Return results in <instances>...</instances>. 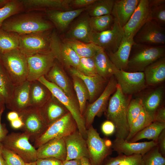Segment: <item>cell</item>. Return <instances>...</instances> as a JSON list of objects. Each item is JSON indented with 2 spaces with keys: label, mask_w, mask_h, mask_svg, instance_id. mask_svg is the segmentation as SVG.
Segmentation results:
<instances>
[{
  "label": "cell",
  "mask_w": 165,
  "mask_h": 165,
  "mask_svg": "<svg viewBox=\"0 0 165 165\" xmlns=\"http://www.w3.org/2000/svg\"><path fill=\"white\" fill-rule=\"evenodd\" d=\"M13 15L6 20L1 28L19 35L50 31L53 25L38 13L27 12Z\"/></svg>",
  "instance_id": "obj_1"
},
{
  "label": "cell",
  "mask_w": 165,
  "mask_h": 165,
  "mask_svg": "<svg viewBox=\"0 0 165 165\" xmlns=\"http://www.w3.org/2000/svg\"><path fill=\"white\" fill-rule=\"evenodd\" d=\"M108 104L105 111L106 117L115 126L116 138L126 139L129 132L127 112L130 101L118 84Z\"/></svg>",
  "instance_id": "obj_2"
},
{
  "label": "cell",
  "mask_w": 165,
  "mask_h": 165,
  "mask_svg": "<svg viewBox=\"0 0 165 165\" xmlns=\"http://www.w3.org/2000/svg\"><path fill=\"white\" fill-rule=\"evenodd\" d=\"M165 55V45L153 46L134 43L131 48L127 71L144 72L147 66Z\"/></svg>",
  "instance_id": "obj_3"
},
{
  "label": "cell",
  "mask_w": 165,
  "mask_h": 165,
  "mask_svg": "<svg viewBox=\"0 0 165 165\" xmlns=\"http://www.w3.org/2000/svg\"><path fill=\"white\" fill-rule=\"evenodd\" d=\"M2 63L14 86L27 80V57L18 49L2 54Z\"/></svg>",
  "instance_id": "obj_4"
},
{
  "label": "cell",
  "mask_w": 165,
  "mask_h": 165,
  "mask_svg": "<svg viewBox=\"0 0 165 165\" xmlns=\"http://www.w3.org/2000/svg\"><path fill=\"white\" fill-rule=\"evenodd\" d=\"M38 80L47 88L52 95L71 114L76 123L78 130L86 139L87 130L84 118L80 113L78 102L68 96L59 87L48 80L44 76L41 77Z\"/></svg>",
  "instance_id": "obj_5"
},
{
  "label": "cell",
  "mask_w": 165,
  "mask_h": 165,
  "mask_svg": "<svg viewBox=\"0 0 165 165\" xmlns=\"http://www.w3.org/2000/svg\"><path fill=\"white\" fill-rule=\"evenodd\" d=\"M91 165H102L105 160L112 153V142L101 138L91 125L87 130L86 139Z\"/></svg>",
  "instance_id": "obj_6"
},
{
  "label": "cell",
  "mask_w": 165,
  "mask_h": 165,
  "mask_svg": "<svg viewBox=\"0 0 165 165\" xmlns=\"http://www.w3.org/2000/svg\"><path fill=\"white\" fill-rule=\"evenodd\" d=\"M77 129L76 123L68 112L50 125L34 141V147H38L56 138L66 137Z\"/></svg>",
  "instance_id": "obj_7"
},
{
  "label": "cell",
  "mask_w": 165,
  "mask_h": 165,
  "mask_svg": "<svg viewBox=\"0 0 165 165\" xmlns=\"http://www.w3.org/2000/svg\"><path fill=\"white\" fill-rule=\"evenodd\" d=\"M26 133L12 132L1 141L3 146L19 155L25 163L35 162L38 159L37 149L29 142Z\"/></svg>",
  "instance_id": "obj_8"
},
{
  "label": "cell",
  "mask_w": 165,
  "mask_h": 165,
  "mask_svg": "<svg viewBox=\"0 0 165 165\" xmlns=\"http://www.w3.org/2000/svg\"><path fill=\"white\" fill-rule=\"evenodd\" d=\"M49 31L19 35L18 49L27 57L51 52V35Z\"/></svg>",
  "instance_id": "obj_9"
},
{
  "label": "cell",
  "mask_w": 165,
  "mask_h": 165,
  "mask_svg": "<svg viewBox=\"0 0 165 165\" xmlns=\"http://www.w3.org/2000/svg\"><path fill=\"white\" fill-rule=\"evenodd\" d=\"M117 84L114 75L111 76L99 97L86 107L83 116L86 130L92 125L96 116L101 117L106 111L109 97L115 91Z\"/></svg>",
  "instance_id": "obj_10"
},
{
  "label": "cell",
  "mask_w": 165,
  "mask_h": 165,
  "mask_svg": "<svg viewBox=\"0 0 165 165\" xmlns=\"http://www.w3.org/2000/svg\"><path fill=\"white\" fill-rule=\"evenodd\" d=\"M124 33L123 27L114 20L112 29L100 32H92L90 42L102 48L106 53H114L120 46Z\"/></svg>",
  "instance_id": "obj_11"
},
{
  "label": "cell",
  "mask_w": 165,
  "mask_h": 165,
  "mask_svg": "<svg viewBox=\"0 0 165 165\" xmlns=\"http://www.w3.org/2000/svg\"><path fill=\"white\" fill-rule=\"evenodd\" d=\"M24 125L22 129L34 141L48 127L40 108L30 106L18 113Z\"/></svg>",
  "instance_id": "obj_12"
},
{
  "label": "cell",
  "mask_w": 165,
  "mask_h": 165,
  "mask_svg": "<svg viewBox=\"0 0 165 165\" xmlns=\"http://www.w3.org/2000/svg\"><path fill=\"white\" fill-rule=\"evenodd\" d=\"M135 43L153 46L165 45V28L154 20H148L133 38Z\"/></svg>",
  "instance_id": "obj_13"
},
{
  "label": "cell",
  "mask_w": 165,
  "mask_h": 165,
  "mask_svg": "<svg viewBox=\"0 0 165 165\" xmlns=\"http://www.w3.org/2000/svg\"><path fill=\"white\" fill-rule=\"evenodd\" d=\"M113 75L122 92L126 95L137 93L147 86L143 72H129L117 69Z\"/></svg>",
  "instance_id": "obj_14"
},
{
  "label": "cell",
  "mask_w": 165,
  "mask_h": 165,
  "mask_svg": "<svg viewBox=\"0 0 165 165\" xmlns=\"http://www.w3.org/2000/svg\"><path fill=\"white\" fill-rule=\"evenodd\" d=\"M51 50L55 59L63 66L68 69H77L80 57L67 43L61 39L55 32L51 33Z\"/></svg>",
  "instance_id": "obj_15"
},
{
  "label": "cell",
  "mask_w": 165,
  "mask_h": 165,
  "mask_svg": "<svg viewBox=\"0 0 165 165\" xmlns=\"http://www.w3.org/2000/svg\"><path fill=\"white\" fill-rule=\"evenodd\" d=\"M55 59L51 51L48 53L27 57V80L31 82L46 75L53 65Z\"/></svg>",
  "instance_id": "obj_16"
},
{
  "label": "cell",
  "mask_w": 165,
  "mask_h": 165,
  "mask_svg": "<svg viewBox=\"0 0 165 165\" xmlns=\"http://www.w3.org/2000/svg\"><path fill=\"white\" fill-rule=\"evenodd\" d=\"M149 20L148 0H140L138 4L126 25L123 27L124 38H133L146 22Z\"/></svg>",
  "instance_id": "obj_17"
},
{
  "label": "cell",
  "mask_w": 165,
  "mask_h": 165,
  "mask_svg": "<svg viewBox=\"0 0 165 165\" xmlns=\"http://www.w3.org/2000/svg\"><path fill=\"white\" fill-rule=\"evenodd\" d=\"M157 145L156 142H132L125 139L116 138L112 142V148L119 154L126 156L140 155L143 156L152 148Z\"/></svg>",
  "instance_id": "obj_18"
},
{
  "label": "cell",
  "mask_w": 165,
  "mask_h": 165,
  "mask_svg": "<svg viewBox=\"0 0 165 165\" xmlns=\"http://www.w3.org/2000/svg\"><path fill=\"white\" fill-rule=\"evenodd\" d=\"M64 138L67 150L65 160L81 159L83 157L89 159L86 140L78 130Z\"/></svg>",
  "instance_id": "obj_19"
},
{
  "label": "cell",
  "mask_w": 165,
  "mask_h": 165,
  "mask_svg": "<svg viewBox=\"0 0 165 165\" xmlns=\"http://www.w3.org/2000/svg\"><path fill=\"white\" fill-rule=\"evenodd\" d=\"M30 82L27 80L15 86L11 98L6 104L8 108L19 113L30 106Z\"/></svg>",
  "instance_id": "obj_20"
},
{
  "label": "cell",
  "mask_w": 165,
  "mask_h": 165,
  "mask_svg": "<svg viewBox=\"0 0 165 165\" xmlns=\"http://www.w3.org/2000/svg\"><path fill=\"white\" fill-rule=\"evenodd\" d=\"M87 8L70 10H47L45 13L49 20L60 31H64L71 22L83 12Z\"/></svg>",
  "instance_id": "obj_21"
},
{
  "label": "cell",
  "mask_w": 165,
  "mask_h": 165,
  "mask_svg": "<svg viewBox=\"0 0 165 165\" xmlns=\"http://www.w3.org/2000/svg\"><path fill=\"white\" fill-rule=\"evenodd\" d=\"M37 148L38 159L53 158L62 161L66 159L67 150L64 137L51 140Z\"/></svg>",
  "instance_id": "obj_22"
},
{
  "label": "cell",
  "mask_w": 165,
  "mask_h": 165,
  "mask_svg": "<svg viewBox=\"0 0 165 165\" xmlns=\"http://www.w3.org/2000/svg\"><path fill=\"white\" fill-rule=\"evenodd\" d=\"M68 69L71 75H75L82 80L89 92V102L90 103L93 102L102 91L107 80L98 74L89 76L84 75L74 68Z\"/></svg>",
  "instance_id": "obj_23"
},
{
  "label": "cell",
  "mask_w": 165,
  "mask_h": 165,
  "mask_svg": "<svg viewBox=\"0 0 165 165\" xmlns=\"http://www.w3.org/2000/svg\"><path fill=\"white\" fill-rule=\"evenodd\" d=\"M90 16L87 13L81 16L72 24L65 35L64 39L76 40L85 43H90L91 30Z\"/></svg>",
  "instance_id": "obj_24"
},
{
  "label": "cell",
  "mask_w": 165,
  "mask_h": 165,
  "mask_svg": "<svg viewBox=\"0 0 165 165\" xmlns=\"http://www.w3.org/2000/svg\"><path fill=\"white\" fill-rule=\"evenodd\" d=\"M45 77L49 81L61 88L68 96L75 100L70 80L58 63L55 61L53 65Z\"/></svg>",
  "instance_id": "obj_25"
},
{
  "label": "cell",
  "mask_w": 165,
  "mask_h": 165,
  "mask_svg": "<svg viewBox=\"0 0 165 165\" xmlns=\"http://www.w3.org/2000/svg\"><path fill=\"white\" fill-rule=\"evenodd\" d=\"M140 0H115L111 15L123 27L137 7Z\"/></svg>",
  "instance_id": "obj_26"
},
{
  "label": "cell",
  "mask_w": 165,
  "mask_h": 165,
  "mask_svg": "<svg viewBox=\"0 0 165 165\" xmlns=\"http://www.w3.org/2000/svg\"><path fill=\"white\" fill-rule=\"evenodd\" d=\"M26 12L47 10H68L71 0H21Z\"/></svg>",
  "instance_id": "obj_27"
},
{
  "label": "cell",
  "mask_w": 165,
  "mask_h": 165,
  "mask_svg": "<svg viewBox=\"0 0 165 165\" xmlns=\"http://www.w3.org/2000/svg\"><path fill=\"white\" fill-rule=\"evenodd\" d=\"M134 43L133 38H123L116 51L106 53L110 60L118 69L127 71L131 48Z\"/></svg>",
  "instance_id": "obj_28"
},
{
  "label": "cell",
  "mask_w": 165,
  "mask_h": 165,
  "mask_svg": "<svg viewBox=\"0 0 165 165\" xmlns=\"http://www.w3.org/2000/svg\"><path fill=\"white\" fill-rule=\"evenodd\" d=\"M40 108L48 126L69 112L52 95L49 100Z\"/></svg>",
  "instance_id": "obj_29"
},
{
  "label": "cell",
  "mask_w": 165,
  "mask_h": 165,
  "mask_svg": "<svg viewBox=\"0 0 165 165\" xmlns=\"http://www.w3.org/2000/svg\"><path fill=\"white\" fill-rule=\"evenodd\" d=\"M51 96L47 88L38 80L30 82V106L40 108L49 100Z\"/></svg>",
  "instance_id": "obj_30"
},
{
  "label": "cell",
  "mask_w": 165,
  "mask_h": 165,
  "mask_svg": "<svg viewBox=\"0 0 165 165\" xmlns=\"http://www.w3.org/2000/svg\"><path fill=\"white\" fill-rule=\"evenodd\" d=\"M147 85L154 86L165 79V57H161L147 66L143 72Z\"/></svg>",
  "instance_id": "obj_31"
},
{
  "label": "cell",
  "mask_w": 165,
  "mask_h": 165,
  "mask_svg": "<svg viewBox=\"0 0 165 165\" xmlns=\"http://www.w3.org/2000/svg\"><path fill=\"white\" fill-rule=\"evenodd\" d=\"M93 57L97 74L107 80L114 75L117 68L103 49L99 47Z\"/></svg>",
  "instance_id": "obj_32"
},
{
  "label": "cell",
  "mask_w": 165,
  "mask_h": 165,
  "mask_svg": "<svg viewBox=\"0 0 165 165\" xmlns=\"http://www.w3.org/2000/svg\"><path fill=\"white\" fill-rule=\"evenodd\" d=\"M164 129L165 123L153 121L137 133L129 141L137 142L141 139H147L157 142L160 134Z\"/></svg>",
  "instance_id": "obj_33"
},
{
  "label": "cell",
  "mask_w": 165,
  "mask_h": 165,
  "mask_svg": "<svg viewBox=\"0 0 165 165\" xmlns=\"http://www.w3.org/2000/svg\"><path fill=\"white\" fill-rule=\"evenodd\" d=\"M67 43L80 57H93L100 47L92 42L85 43L76 40L64 39Z\"/></svg>",
  "instance_id": "obj_34"
},
{
  "label": "cell",
  "mask_w": 165,
  "mask_h": 165,
  "mask_svg": "<svg viewBox=\"0 0 165 165\" xmlns=\"http://www.w3.org/2000/svg\"><path fill=\"white\" fill-rule=\"evenodd\" d=\"M164 93L163 87H158L141 99L143 108L150 114L153 116L160 107Z\"/></svg>",
  "instance_id": "obj_35"
},
{
  "label": "cell",
  "mask_w": 165,
  "mask_h": 165,
  "mask_svg": "<svg viewBox=\"0 0 165 165\" xmlns=\"http://www.w3.org/2000/svg\"><path fill=\"white\" fill-rule=\"evenodd\" d=\"M19 35L15 32L7 31L0 28V53L4 54L18 49Z\"/></svg>",
  "instance_id": "obj_36"
},
{
  "label": "cell",
  "mask_w": 165,
  "mask_h": 165,
  "mask_svg": "<svg viewBox=\"0 0 165 165\" xmlns=\"http://www.w3.org/2000/svg\"><path fill=\"white\" fill-rule=\"evenodd\" d=\"M153 121V116L143 108L137 117L129 126V132L126 139L129 141L138 132Z\"/></svg>",
  "instance_id": "obj_37"
},
{
  "label": "cell",
  "mask_w": 165,
  "mask_h": 165,
  "mask_svg": "<svg viewBox=\"0 0 165 165\" xmlns=\"http://www.w3.org/2000/svg\"><path fill=\"white\" fill-rule=\"evenodd\" d=\"M72 76L80 113L83 116L86 107L87 101L89 100V92L86 85L81 79L73 75H72Z\"/></svg>",
  "instance_id": "obj_38"
},
{
  "label": "cell",
  "mask_w": 165,
  "mask_h": 165,
  "mask_svg": "<svg viewBox=\"0 0 165 165\" xmlns=\"http://www.w3.org/2000/svg\"><path fill=\"white\" fill-rule=\"evenodd\" d=\"M15 86L2 64H0V97L6 104L13 95Z\"/></svg>",
  "instance_id": "obj_39"
},
{
  "label": "cell",
  "mask_w": 165,
  "mask_h": 165,
  "mask_svg": "<svg viewBox=\"0 0 165 165\" xmlns=\"http://www.w3.org/2000/svg\"><path fill=\"white\" fill-rule=\"evenodd\" d=\"M149 20L165 28V0H148Z\"/></svg>",
  "instance_id": "obj_40"
},
{
  "label": "cell",
  "mask_w": 165,
  "mask_h": 165,
  "mask_svg": "<svg viewBox=\"0 0 165 165\" xmlns=\"http://www.w3.org/2000/svg\"><path fill=\"white\" fill-rule=\"evenodd\" d=\"M102 165H144L142 156L140 155L126 156L119 154L115 157H108Z\"/></svg>",
  "instance_id": "obj_41"
},
{
  "label": "cell",
  "mask_w": 165,
  "mask_h": 165,
  "mask_svg": "<svg viewBox=\"0 0 165 165\" xmlns=\"http://www.w3.org/2000/svg\"><path fill=\"white\" fill-rule=\"evenodd\" d=\"M115 0H96L86 11L90 17L111 14Z\"/></svg>",
  "instance_id": "obj_42"
},
{
  "label": "cell",
  "mask_w": 165,
  "mask_h": 165,
  "mask_svg": "<svg viewBox=\"0 0 165 165\" xmlns=\"http://www.w3.org/2000/svg\"><path fill=\"white\" fill-rule=\"evenodd\" d=\"M114 19L111 14L90 17L89 23L92 32H100L112 29Z\"/></svg>",
  "instance_id": "obj_43"
},
{
  "label": "cell",
  "mask_w": 165,
  "mask_h": 165,
  "mask_svg": "<svg viewBox=\"0 0 165 165\" xmlns=\"http://www.w3.org/2000/svg\"><path fill=\"white\" fill-rule=\"evenodd\" d=\"M24 11L21 0H10L5 6L0 8V28L7 19Z\"/></svg>",
  "instance_id": "obj_44"
},
{
  "label": "cell",
  "mask_w": 165,
  "mask_h": 165,
  "mask_svg": "<svg viewBox=\"0 0 165 165\" xmlns=\"http://www.w3.org/2000/svg\"><path fill=\"white\" fill-rule=\"evenodd\" d=\"M144 165H165V158L157 145L142 156Z\"/></svg>",
  "instance_id": "obj_45"
},
{
  "label": "cell",
  "mask_w": 165,
  "mask_h": 165,
  "mask_svg": "<svg viewBox=\"0 0 165 165\" xmlns=\"http://www.w3.org/2000/svg\"><path fill=\"white\" fill-rule=\"evenodd\" d=\"M77 69L87 76H91L97 74L93 57L80 58Z\"/></svg>",
  "instance_id": "obj_46"
},
{
  "label": "cell",
  "mask_w": 165,
  "mask_h": 165,
  "mask_svg": "<svg viewBox=\"0 0 165 165\" xmlns=\"http://www.w3.org/2000/svg\"><path fill=\"white\" fill-rule=\"evenodd\" d=\"M143 108L141 98H137L130 101L128 106L127 118L129 126L138 116Z\"/></svg>",
  "instance_id": "obj_47"
},
{
  "label": "cell",
  "mask_w": 165,
  "mask_h": 165,
  "mask_svg": "<svg viewBox=\"0 0 165 165\" xmlns=\"http://www.w3.org/2000/svg\"><path fill=\"white\" fill-rule=\"evenodd\" d=\"M2 154L6 165H25V163L19 155L3 146Z\"/></svg>",
  "instance_id": "obj_48"
},
{
  "label": "cell",
  "mask_w": 165,
  "mask_h": 165,
  "mask_svg": "<svg viewBox=\"0 0 165 165\" xmlns=\"http://www.w3.org/2000/svg\"><path fill=\"white\" fill-rule=\"evenodd\" d=\"M101 129L103 133L106 136L113 134L116 130V127L114 123L109 120L104 122L102 124Z\"/></svg>",
  "instance_id": "obj_49"
},
{
  "label": "cell",
  "mask_w": 165,
  "mask_h": 165,
  "mask_svg": "<svg viewBox=\"0 0 165 165\" xmlns=\"http://www.w3.org/2000/svg\"><path fill=\"white\" fill-rule=\"evenodd\" d=\"M96 0H71L70 7L76 9L87 8L93 3Z\"/></svg>",
  "instance_id": "obj_50"
},
{
  "label": "cell",
  "mask_w": 165,
  "mask_h": 165,
  "mask_svg": "<svg viewBox=\"0 0 165 165\" xmlns=\"http://www.w3.org/2000/svg\"><path fill=\"white\" fill-rule=\"evenodd\" d=\"M63 161L53 158L38 159L36 161L37 165H62Z\"/></svg>",
  "instance_id": "obj_51"
},
{
  "label": "cell",
  "mask_w": 165,
  "mask_h": 165,
  "mask_svg": "<svg viewBox=\"0 0 165 165\" xmlns=\"http://www.w3.org/2000/svg\"><path fill=\"white\" fill-rule=\"evenodd\" d=\"M159 151L164 157L165 156V129L160 134L157 141Z\"/></svg>",
  "instance_id": "obj_52"
},
{
  "label": "cell",
  "mask_w": 165,
  "mask_h": 165,
  "mask_svg": "<svg viewBox=\"0 0 165 165\" xmlns=\"http://www.w3.org/2000/svg\"><path fill=\"white\" fill-rule=\"evenodd\" d=\"M153 121L165 123V108L164 107H159L153 115Z\"/></svg>",
  "instance_id": "obj_53"
},
{
  "label": "cell",
  "mask_w": 165,
  "mask_h": 165,
  "mask_svg": "<svg viewBox=\"0 0 165 165\" xmlns=\"http://www.w3.org/2000/svg\"><path fill=\"white\" fill-rule=\"evenodd\" d=\"M4 110H2L0 112V142H1L8 133L6 125L1 123L2 116Z\"/></svg>",
  "instance_id": "obj_54"
},
{
  "label": "cell",
  "mask_w": 165,
  "mask_h": 165,
  "mask_svg": "<svg viewBox=\"0 0 165 165\" xmlns=\"http://www.w3.org/2000/svg\"><path fill=\"white\" fill-rule=\"evenodd\" d=\"M10 123L11 127L15 129L22 128L24 125L23 122L20 116L18 119L10 122Z\"/></svg>",
  "instance_id": "obj_55"
},
{
  "label": "cell",
  "mask_w": 165,
  "mask_h": 165,
  "mask_svg": "<svg viewBox=\"0 0 165 165\" xmlns=\"http://www.w3.org/2000/svg\"><path fill=\"white\" fill-rule=\"evenodd\" d=\"M62 165H81V159H76L62 162Z\"/></svg>",
  "instance_id": "obj_56"
},
{
  "label": "cell",
  "mask_w": 165,
  "mask_h": 165,
  "mask_svg": "<svg viewBox=\"0 0 165 165\" xmlns=\"http://www.w3.org/2000/svg\"><path fill=\"white\" fill-rule=\"evenodd\" d=\"M19 117L18 113L14 111L9 112L7 115V118L10 122L18 119Z\"/></svg>",
  "instance_id": "obj_57"
},
{
  "label": "cell",
  "mask_w": 165,
  "mask_h": 165,
  "mask_svg": "<svg viewBox=\"0 0 165 165\" xmlns=\"http://www.w3.org/2000/svg\"><path fill=\"white\" fill-rule=\"evenodd\" d=\"M3 146L2 143L0 142V165H6L2 154Z\"/></svg>",
  "instance_id": "obj_58"
},
{
  "label": "cell",
  "mask_w": 165,
  "mask_h": 165,
  "mask_svg": "<svg viewBox=\"0 0 165 165\" xmlns=\"http://www.w3.org/2000/svg\"><path fill=\"white\" fill-rule=\"evenodd\" d=\"M81 165H91L89 159L83 157L81 159Z\"/></svg>",
  "instance_id": "obj_59"
},
{
  "label": "cell",
  "mask_w": 165,
  "mask_h": 165,
  "mask_svg": "<svg viewBox=\"0 0 165 165\" xmlns=\"http://www.w3.org/2000/svg\"><path fill=\"white\" fill-rule=\"evenodd\" d=\"M10 0H0V8H1L9 2Z\"/></svg>",
  "instance_id": "obj_60"
},
{
  "label": "cell",
  "mask_w": 165,
  "mask_h": 165,
  "mask_svg": "<svg viewBox=\"0 0 165 165\" xmlns=\"http://www.w3.org/2000/svg\"><path fill=\"white\" fill-rule=\"evenodd\" d=\"M5 103L0 97V112L3 110L5 109Z\"/></svg>",
  "instance_id": "obj_61"
},
{
  "label": "cell",
  "mask_w": 165,
  "mask_h": 165,
  "mask_svg": "<svg viewBox=\"0 0 165 165\" xmlns=\"http://www.w3.org/2000/svg\"><path fill=\"white\" fill-rule=\"evenodd\" d=\"M25 165H37L36 162H33L28 163H25Z\"/></svg>",
  "instance_id": "obj_62"
},
{
  "label": "cell",
  "mask_w": 165,
  "mask_h": 165,
  "mask_svg": "<svg viewBox=\"0 0 165 165\" xmlns=\"http://www.w3.org/2000/svg\"><path fill=\"white\" fill-rule=\"evenodd\" d=\"M2 54L0 53V64H2Z\"/></svg>",
  "instance_id": "obj_63"
}]
</instances>
